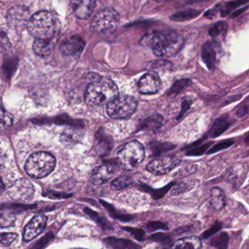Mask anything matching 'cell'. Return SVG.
Wrapping results in <instances>:
<instances>
[{"mask_svg": "<svg viewBox=\"0 0 249 249\" xmlns=\"http://www.w3.org/2000/svg\"><path fill=\"white\" fill-rule=\"evenodd\" d=\"M141 43L151 48L156 56L170 57L177 54L184 44L183 37L171 30H158L145 35Z\"/></svg>", "mask_w": 249, "mask_h": 249, "instance_id": "cell-1", "label": "cell"}, {"mask_svg": "<svg viewBox=\"0 0 249 249\" xmlns=\"http://www.w3.org/2000/svg\"><path fill=\"white\" fill-rule=\"evenodd\" d=\"M27 28L36 40H53L60 32V21L52 13L40 11L30 17Z\"/></svg>", "mask_w": 249, "mask_h": 249, "instance_id": "cell-2", "label": "cell"}, {"mask_svg": "<svg viewBox=\"0 0 249 249\" xmlns=\"http://www.w3.org/2000/svg\"><path fill=\"white\" fill-rule=\"evenodd\" d=\"M119 96L117 86L112 80L97 77L89 84L86 91V102L90 106L107 105Z\"/></svg>", "mask_w": 249, "mask_h": 249, "instance_id": "cell-3", "label": "cell"}, {"mask_svg": "<svg viewBox=\"0 0 249 249\" xmlns=\"http://www.w3.org/2000/svg\"><path fill=\"white\" fill-rule=\"evenodd\" d=\"M56 165V159L48 152L32 154L25 164V170L30 177L42 178L50 174Z\"/></svg>", "mask_w": 249, "mask_h": 249, "instance_id": "cell-4", "label": "cell"}, {"mask_svg": "<svg viewBox=\"0 0 249 249\" xmlns=\"http://www.w3.org/2000/svg\"><path fill=\"white\" fill-rule=\"evenodd\" d=\"M145 149L141 142L134 141L127 142L117 152L118 163L126 170H132L143 161Z\"/></svg>", "mask_w": 249, "mask_h": 249, "instance_id": "cell-5", "label": "cell"}, {"mask_svg": "<svg viewBox=\"0 0 249 249\" xmlns=\"http://www.w3.org/2000/svg\"><path fill=\"white\" fill-rule=\"evenodd\" d=\"M120 17L113 8H105L99 11L91 21V27L102 34L108 35L114 33L119 26Z\"/></svg>", "mask_w": 249, "mask_h": 249, "instance_id": "cell-6", "label": "cell"}, {"mask_svg": "<svg viewBox=\"0 0 249 249\" xmlns=\"http://www.w3.org/2000/svg\"><path fill=\"white\" fill-rule=\"evenodd\" d=\"M138 102L132 96L119 95L107 105V114L115 119H129L136 110Z\"/></svg>", "mask_w": 249, "mask_h": 249, "instance_id": "cell-7", "label": "cell"}, {"mask_svg": "<svg viewBox=\"0 0 249 249\" xmlns=\"http://www.w3.org/2000/svg\"><path fill=\"white\" fill-rule=\"evenodd\" d=\"M34 193V186L27 179H17L8 188V195L11 199L17 202L30 200L33 198Z\"/></svg>", "mask_w": 249, "mask_h": 249, "instance_id": "cell-8", "label": "cell"}, {"mask_svg": "<svg viewBox=\"0 0 249 249\" xmlns=\"http://www.w3.org/2000/svg\"><path fill=\"white\" fill-rule=\"evenodd\" d=\"M180 161V160L171 156L160 157L148 163L146 169L153 174L161 176L170 173L176 166L178 165Z\"/></svg>", "mask_w": 249, "mask_h": 249, "instance_id": "cell-9", "label": "cell"}, {"mask_svg": "<svg viewBox=\"0 0 249 249\" xmlns=\"http://www.w3.org/2000/svg\"><path fill=\"white\" fill-rule=\"evenodd\" d=\"M47 220V217L45 215L39 214L36 215L24 228L23 233L24 240L27 242L31 241L41 234L42 231L46 228Z\"/></svg>", "mask_w": 249, "mask_h": 249, "instance_id": "cell-10", "label": "cell"}, {"mask_svg": "<svg viewBox=\"0 0 249 249\" xmlns=\"http://www.w3.org/2000/svg\"><path fill=\"white\" fill-rule=\"evenodd\" d=\"M138 87L141 94H156L161 89V81L160 77L155 73L148 72L141 77Z\"/></svg>", "mask_w": 249, "mask_h": 249, "instance_id": "cell-11", "label": "cell"}, {"mask_svg": "<svg viewBox=\"0 0 249 249\" xmlns=\"http://www.w3.org/2000/svg\"><path fill=\"white\" fill-rule=\"evenodd\" d=\"M116 174L114 166L103 164L96 167L91 173V180L95 186H101L107 183Z\"/></svg>", "mask_w": 249, "mask_h": 249, "instance_id": "cell-12", "label": "cell"}, {"mask_svg": "<svg viewBox=\"0 0 249 249\" xmlns=\"http://www.w3.org/2000/svg\"><path fill=\"white\" fill-rule=\"evenodd\" d=\"M219 50V44L215 41H208L202 49V59L208 69L214 71L216 66L217 54Z\"/></svg>", "mask_w": 249, "mask_h": 249, "instance_id": "cell-13", "label": "cell"}, {"mask_svg": "<svg viewBox=\"0 0 249 249\" xmlns=\"http://www.w3.org/2000/svg\"><path fill=\"white\" fill-rule=\"evenodd\" d=\"M71 5L77 18L80 19H87L91 17L94 11L96 2L90 0L74 1L71 2Z\"/></svg>", "mask_w": 249, "mask_h": 249, "instance_id": "cell-14", "label": "cell"}, {"mask_svg": "<svg viewBox=\"0 0 249 249\" xmlns=\"http://www.w3.org/2000/svg\"><path fill=\"white\" fill-rule=\"evenodd\" d=\"M30 12L29 9L24 6H17L11 8L8 13V22L13 26L21 25L25 24L27 21L30 20Z\"/></svg>", "mask_w": 249, "mask_h": 249, "instance_id": "cell-15", "label": "cell"}, {"mask_svg": "<svg viewBox=\"0 0 249 249\" xmlns=\"http://www.w3.org/2000/svg\"><path fill=\"white\" fill-rule=\"evenodd\" d=\"M84 47L85 43L84 40L78 36H73L62 43L61 50L64 54L71 56L81 53L84 50Z\"/></svg>", "mask_w": 249, "mask_h": 249, "instance_id": "cell-16", "label": "cell"}, {"mask_svg": "<svg viewBox=\"0 0 249 249\" xmlns=\"http://www.w3.org/2000/svg\"><path fill=\"white\" fill-rule=\"evenodd\" d=\"M163 117L159 113H154L140 122L138 130L156 131L162 125Z\"/></svg>", "mask_w": 249, "mask_h": 249, "instance_id": "cell-17", "label": "cell"}, {"mask_svg": "<svg viewBox=\"0 0 249 249\" xmlns=\"http://www.w3.org/2000/svg\"><path fill=\"white\" fill-rule=\"evenodd\" d=\"M202 243L196 236L183 237L172 245L170 249H200Z\"/></svg>", "mask_w": 249, "mask_h": 249, "instance_id": "cell-18", "label": "cell"}, {"mask_svg": "<svg viewBox=\"0 0 249 249\" xmlns=\"http://www.w3.org/2000/svg\"><path fill=\"white\" fill-rule=\"evenodd\" d=\"M104 241L110 249H140L141 246L126 239L107 237Z\"/></svg>", "mask_w": 249, "mask_h": 249, "instance_id": "cell-19", "label": "cell"}, {"mask_svg": "<svg viewBox=\"0 0 249 249\" xmlns=\"http://www.w3.org/2000/svg\"><path fill=\"white\" fill-rule=\"evenodd\" d=\"M54 46L53 40H36L33 44V51L38 56H47L52 53Z\"/></svg>", "mask_w": 249, "mask_h": 249, "instance_id": "cell-20", "label": "cell"}, {"mask_svg": "<svg viewBox=\"0 0 249 249\" xmlns=\"http://www.w3.org/2000/svg\"><path fill=\"white\" fill-rule=\"evenodd\" d=\"M210 203L215 211H220L225 206V195L221 189L214 187L211 189L210 192Z\"/></svg>", "mask_w": 249, "mask_h": 249, "instance_id": "cell-21", "label": "cell"}, {"mask_svg": "<svg viewBox=\"0 0 249 249\" xmlns=\"http://www.w3.org/2000/svg\"><path fill=\"white\" fill-rule=\"evenodd\" d=\"M227 30H228V25L227 23L224 21H220L211 27L209 34L213 39V41L218 43V42L222 41L225 38Z\"/></svg>", "mask_w": 249, "mask_h": 249, "instance_id": "cell-22", "label": "cell"}, {"mask_svg": "<svg viewBox=\"0 0 249 249\" xmlns=\"http://www.w3.org/2000/svg\"><path fill=\"white\" fill-rule=\"evenodd\" d=\"M230 124H231V122L227 118H219L215 121L212 129L210 131V136L211 138H216V137L219 136L228 129Z\"/></svg>", "mask_w": 249, "mask_h": 249, "instance_id": "cell-23", "label": "cell"}, {"mask_svg": "<svg viewBox=\"0 0 249 249\" xmlns=\"http://www.w3.org/2000/svg\"><path fill=\"white\" fill-rule=\"evenodd\" d=\"M133 180L129 176H122L114 179L111 182V188L113 190H122L132 184Z\"/></svg>", "mask_w": 249, "mask_h": 249, "instance_id": "cell-24", "label": "cell"}, {"mask_svg": "<svg viewBox=\"0 0 249 249\" xmlns=\"http://www.w3.org/2000/svg\"><path fill=\"white\" fill-rule=\"evenodd\" d=\"M100 202L103 204V205H104L105 208L107 210V211L110 213L112 218H115V219L120 220V221H124V222H128V221H130L131 220H132V218H133L132 215L121 214L120 213L116 211V208H115L113 205H110V204L107 203V202L103 200L100 201Z\"/></svg>", "mask_w": 249, "mask_h": 249, "instance_id": "cell-25", "label": "cell"}, {"mask_svg": "<svg viewBox=\"0 0 249 249\" xmlns=\"http://www.w3.org/2000/svg\"><path fill=\"white\" fill-rule=\"evenodd\" d=\"M199 14H200V11L189 10V11H182L171 16L170 19L175 21H185L198 17Z\"/></svg>", "mask_w": 249, "mask_h": 249, "instance_id": "cell-26", "label": "cell"}, {"mask_svg": "<svg viewBox=\"0 0 249 249\" xmlns=\"http://www.w3.org/2000/svg\"><path fill=\"white\" fill-rule=\"evenodd\" d=\"M176 183V182H171V183H169L167 186L163 187L162 189H157V190L151 189V188L148 187V186L143 185V186H142V189L144 192L151 193L154 199H159L162 197V196L168 192L169 189H171Z\"/></svg>", "mask_w": 249, "mask_h": 249, "instance_id": "cell-27", "label": "cell"}, {"mask_svg": "<svg viewBox=\"0 0 249 249\" xmlns=\"http://www.w3.org/2000/svg\"><path fill=\"white\" fill-rule=\"evenodd\" d=\"M196 185L195 181H182L178 184H175L173 186V189L171 190V195H180V194L184 193V192H188L191 190L194 186Z\"/></svg>", "mask_w": 249, "mask_h": 249, "instance_id": "cell-28", "label": "cell"}, {"mask_svg": "<svg viewBox=\"0 0 249 249\" xmlns=\"http://www.w3.org/2000/svg\"><path fill=\"white\" fill-rule=\"evenodd\" d=\"M228 234L226 232H221L218 235L215 236L211 240V245L213 247L219 249H226L228 245Z\"/></svg>", "mask_w": 249, "mask_h": 249, "instance_id": "cell-29", "label": "cell"}, {"mask_svg": "<svg viewBox=\"0 0 249 249\" xmlns=\"http://www.w3.org/2000/svg\"><path fill=\"white\" fill-rule=\"evenodd\" d=\"M175 148V145L169 142H154L151 145V150L154 156H159L166 151H170Z\"/></svg>", "mask_w": 249, "mask_h": 249, "instance_id": "cell-30", "label": "cell"}, {"mask_svg": "<svg viewBox=\"0 0 249 249\" xmlns=\"http://www.w3.org/2000/svg\"><path fill=\"white\" fill-rule=\"evenodd\" d=\"M13 122L11 115L0 105V127H9L12 126Z\"/></svg>", "mask_w": 249, "mask_h": 249, "instance_id": "cell-31", "label": "cell"}, {"mask_svg": "<svg viewBox=\"0 0 249 249\" xmlns=\"http://www.w3.org/2000/svg\"><path fill=\"white\" fill-rule=\"evenodd\" d=\"M16 218L14 215L10 213L0 214V228H5L14 226Z\"/></svg>", "mask_w": 249, "mask_h": 249, "instance_id": "cell-32", "label": "cell"}, {"mask_svg": "<svg viewBox=\"0 0 249 249\" xmlns=\"http://www.w3.org/2000/svg\"><path fill=\"white\" fill-rule=\"evenodd\" d=\"M189 84H190V81H189V80H180V81H176L174 85L170 89V91H168V95L177 94Z\"/></svg>", "mask_w": 249, "mask_h": 249, "instance_id": "cell-33", "label": "cell"}, {"mask_svg": "<svg viewBox=\"0 0 249 249\" xmlns=\"http://www.w3.org/2000/svg\"><path fill=\"white\" fill-rule=\"evenodd\" d=\"M15 233H0V245L8 246L17 238Z\"/></svg>", "mask_w": 249, "mask_h": 249, "instance_id": "cell-34", "label": "cell"}, {"mask_svg": "<svg viewBox=\"0 0 249 249\" xmlns=\"http://www.w3.org/2000/svg\"><path fill=\"white\" fill-rule=\"evenodd\" d=\"M123 230L132 234L138 241H142L145 238V232L141 229L132 228V227H123Z\"/></svg>", "mask_w": 249, "mask_h": 249, "instance_id": "cell-35", "label": "cell"}, {"mask_svg": "<svg viewBox=\"0 0 249 249\" xmlns=\"http://www.w3.org/2000/svg\"><path fill=\"white\" fill-rule=\"evenodd\" d=\"M10 48L11 45L6 34L2 30H0V52H8Z\"/></svg>", "mask_w": 249, "mask_h": 249, "instance_id": "cell-36", "label": "cell"}, {"mask_svg": "<svg viewBox=\"0 0 249 249\" xmlns=\"http://www.w3.org/2000/svg\"><path fill=\"white\" fill-rule=\"evenodd\" d=\"M168 227L164 224V223L160 222V221H153V222L148 223L146 225V230L148 231H157V230H167Z\"/></svg>", "mask_w": 249, "mask_h": 249, "instance_id": "cell-37", "label": "cell"}, {"mask_svg": "<svg viewBox=\"0 0 249 249\" xmlns=\"http://www.w3.org/2000/svg\"><path fill=\"white\" fill-rule=\"evenodd\" d=\"M222 228V224L220 222H216L215 224L212 226L211 228L207 230L203 234H202V237L203 239H207L208 237L212 236L213 234L216 233L217 231H219Z\"/></svg>", "mask_w": 249, "mask_h": 249, "instance_id": "cell-38", "label": "cell"}, {"mask_svg": "<svg viewBox=\"0 0 249 249\" xmlns=\"http://www.w3.org/2000/svg\"><path fill=\"white\" fill-rule=\"evenodd\" d=\"M151 239L154 240V241L160 242L161 243H167L170 242V237L166 234H163V233H157V234L151 236Z\"/></svg>", "mask_w": 249, "mask_h": 249, "instance_id": "cell-39", "label": "cell"}, {"mask_svg": "<svg viewBox=\"0 0 249 249\" xmlns=\"http://www.w3.org/2000/svg\"><path fill=\"white\" fill-rule=\"evenodd\" d=\"M232 144V142L230 141H227V142H221V143L218 144V145L214 146L213 148H211V151H209V154H212V153H215L217 151H220V150L224 149V148H228L229 146Z\"/></svg>", "mask_w": 249, "mask_h": 249, "instance_id": "cell-40", "label": "cell"}, {"mask_svg": "<svg viewBox=\"0 0 249 249\" xmlns=\"http://www.w3.org/2000/svg\"><path fill=\"white\" fill-rule=\"evenodd\" d=\"M208 148V145H204V146L200 147V148H196L194 149L193 151H189L187 155L189 156H199L201 154H203L205 152V150Z\"/></svg>", "mask_w": 249, "mask_h": 249, "instance_id": "cell-41", "label": "cell"}, {"mask_svg": "<svg viewBox=\"0 0 249 249\" xmlns=\"http://www.w3.org/2000/svg\"><path fill=\"white\" fill-rule=\"evenodd\" d=\"M5 161H6V155L2 150L0 149V170L3 168Z\"/></svg>", "mask_w": 249, "mask_h": 249, "instance_id": "cell-42", "label": "cell"}, {"mask_svg": "<svg viewBox=\"0 0 249 249\" xmlns=\"http://www.w3.org/2000/svg\"><path fill=\"white\" fill-rule=\"evenodd\" d=\"M191 104H192V102L190 100H183V104H182V111L181 113H180V116L183 114L184 112H186V110H187L189 109V107H190Z\"/></svg>", "mask_w": 249, "mask_h": 249, "instance_id": "cell-43", "label": "cell"}, {"mask_svg": "<svg viewBox=\"0 0 249 249\" xmlns=\"http://www.w3.org/2000/svg\"><path fill=\"white\" fill-rule=\"evenodd\" d=\"M248 111V107L247 106H243L241 108L239 109L237 112V115L239 116V117H242V116H244L246 114Z\"/></svg>", "mask_w": 249, "mask_h": 249, "instance_id": "cell-44", "label": "cell"}, {"mask_svg": "<svg viewBox=\"0 0 249 249\" xmlns=\"http://www.w3.org/2000/svg\"><path fill=\"white\" fill-rule=\"evenodd\" d=\"M5 186L4 184L3 181H2L1 179H0V195L2 193V192L5 191Z\"/></svg>", "mask_w": 249, "mask_h": 249, "instance_id": "cell-45", "label": "cell"}, {"mask_svg": "<svg viewBox=\"0 0 249 249\" xmlns=\"http://www.w3.org/2000/svg\"></svg>", "mask_w": 249, "mask_h": 249, "instance_id": "cell-46", "label": "cell"}]
</instances>
